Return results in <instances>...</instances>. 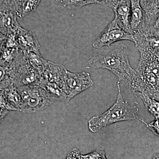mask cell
I'll list each match as a JSON object with an SVG mask.
<instances>
[{
    "instance_id": "4fadbf2b",
    "label": "cell",
    "mask_w": 159,
    "mask_h": 159,
    "mask_svg": "<svg viewBox=\"0 0 159 159\" xmlns=\"http://www.w3.org/2000/svg\"><path fill=\"white\" fill-rule=\"evenodd\" d=\"M42 88L46 91L48 96L54 102L56 101H66L65 95L62 88L56 84L46 81L42 78L39 84Z\"/></svg>"
},
{
    "instance_id": "ffe728a7",
    "label": "cell",
    "mask_w": 159,
    "mask_h": 159,
    "mask_svg": "<svg viewBox=\"0 0 159 159\" xmlns=\"http://www.w3.org/2000/svg\"><path fill=\"white\" fill-rule=\"evenodd\" d=\"M11 84L7 69L0 65V90L9 87Z\"/></svg>"
},
{
    "instance_id": "7c38bea8",
    "label": "cell",
    "mask_w": 159,
    "mask_h": 159,
    "mask_svg": "<svg viewBox=\"0 0 159 159\" xmlns=\"http://www.w3.org/2000/svg\"><path fill=\"white\" fill-rule=\"evenodd\" d=\"M3 93L10 110L21 111L23 100L17 88L11 84L3 89Z\"/></svg>"
},
{
    "instance_id": "6da1fadb",
    "label": "cell",
    "mask_w": 159,
    "mask_h": 159,
    "mask_svg": "<svg viewBox=\"0 0 159 159\" xmlns=\"http://www.w3.org/2000/svg\"><path fill=\"white\" fill-rule=\"evenodd\" d=\"M96 56L89 61V64L95 69H105L119 78V81L133 92L136 88L138 75L130 66L127 47L118 43L105 47Z\"/></svg>"
},
{
    "instance_id": "2e32d148",
    "label": "cell",
    "mask_w": 159,
    "mask_h": 159,
    "mask_svg": "<svg viewBox=\"0 0 159 159\" xmlns=\"http://www.w3.org/2000/svg\"><path fill=\"white\" fill-rule=\"evenodd\" d=\"M41 0H20L17 12L18 17L23 18L36 10Z\"/></svg>"
},
{
    "instance_id": "5b68a950",
    "label": "cell",
    "mask_w": 159,
    "mask_h": 159,
    "mask_svg": "<svg viewBox=\"0 0 159 159\" xmlns=\"http://www.w3.org/2000/svg\"><path fill=\"white\" fill-rule=\"evenodd\" d=\"M93 84L90 74L86 72L74 73L66 70L63 90L68 102L81 92L92 87Z\"/></svg>"
},
{
    "instance_id": "277c9868",
    "label": "cell",
    "mask_w": 159,
    "mask_h": 159,
    "mask_svg": "<svg viewBox=\"0 0 159 159\" xmlns=\"http://www.w3.org/2000/svg\"><path fill=\"white\" fill-rule=\"evenodd\" d=\"M17 89L23 100L21 111L29 113L38 112L54 102L39 85L24 86Z\"/></svg>"
},
{
    "instance_id": "ac0fdd59",
    "label": "cell",
    "mask_w": 159,
    "mask_h": 159,
    "mask_svg": "<svg viewBox=\"0 0 159 159\" xmlns=\"http://www.w3.org/2000/svg\"><path fill=\"white\" fill-rule=\"evenodd\" d=\"M143 34L159 38V12L145 25Z\"/></svg>"
},
{
    "instance_id": "f1b7e54d",
    "label": "cell",
    "mask_w": 159,
    "mask_h": 159,
    "mask_svg": "<svg viewBox=\"0 0 159 159\" xmlns=\"http://www.w3.org/2000/svg\"><path fill=\"white\" fill-rule=\"evenodd\" d=\"M56 1H58V2H62V0H56Z\"/></svg>"
},
{
    "instance_id": "9a60e30c",
    "label": "cell",
    "mask_w": 159,
    "mask_h": 159,
    "mask_svg": "<svg viewBox=\"0 0 159 159\" xmlns=\"http://www.w3.org/2000/svg\"><path fill=\"white\" fill-rule=\"evenodd\" d=\"M136 97L142 99L146 110L155 118H159V101L155 99L151 98L143 93H134Z\"/></svg>"
},
{
    "instance_id": "603a6c76",
    "label": "cell",
    "mask_w": 159,
    "mask_h": 159,
    "mask_svg": "<svg viewBox=\"0 0 159 159\" xmlns=\"http://www.w3.org/2000/svg\"><path fill=\"white\" fill-rule=\"evenodd\" d=\"M97 4L101 6L108 7L114 10L121 0H97Z\"/></svg>"
},
{
    "instance_id": "44dd1931",
    "label": "cell",
    "mask_w": 159,
    "mask_h": 159,
    "mask_svg": "<svg viewBox=\"0 0 159 159\" xmlns=\"http://www.w3.org/2000/svg\"><path fill=\"white\" fill-rule=\"evenodd\" d=\"M82 159H107L105 156V151L102 149L94 151L93 152L82 155Z\"/></svg>"
},
{
    "instance_id": "52a82bcc",
    "label": "cell",
    "mask_w": 159,
    "mask_h": 159,
    "mask_svg": "<svg viewBox=\"0 0 159 159\" xmlns=\"http://www.w3.org/2000/svg\"><path fill=\"white\" fill-rule=\"evenodd\" d=\"M16 11L7 3L0 1V32L5 35L14 34L20 27Z\"/></svg>"
},
{
    "instance_id": "e0dca14e",
    "label": "cell",
    "mask_w": 159,
    "mask_h": 159,
    "mask_svg": "<svg viewBox=\"0 0 159 159\" xmlns=\"http://www.w3.org/2000/svg\"><path fill=\"white\" fill-rule=\"evenodd\" d=\"M24 52L25 54L27 59L31 65L34 69L37 70L42 76L43 71L48 60L45 59L40 53L32 52Z\"/></svg>"
},
{
    "instance_id": "8992f818",
    "label": "cell",
    "mask_w": 159,
    "mask_h": 159,
    "mask_svg": "<svg viewBox=\"0 0 159 159\" xmlns=\"http://www.w3.org/2000/svg\"><path fill=\"white\" fill-rule=\"evenodd\" d=\"M122 40L135 43L134 34L123 30L113 19L94 41L93 46L95 48L100 49Z\"/></svg>"
},
{
    "instance_id": "5bb4252c",
    "label": "cell",
    "mask_w": 159,
    "mask_h": 159,
    "mask_svg": "<svg viewBox=\"0 0 159 159\" xmlns=\"http://www.w3.org/2000/svg\"><path fill=\"white\" fill-rule=\"evenodd\" d=\"M145 13V25L159 12V0H140Z\"/></svg>"
},
{
    "instance_id": "7402d4cb",
    "label": "cell",
    "mask_w": 159,
    "mask_h": 159,
    "mask_svg": "<svg viewBox=\"0 0 159 159\" xmlns=\"http://www.w3.org/2000/svg\"><path fill=\"white\" fill-rule=\"evenodd\" d=\"M144 124L155 135L159 138V118H155L153 121L149 123L145 122Z\"/></svg>"
},
{
    "instance_id": "484cf974",
    "label": "cell",
    "mask_w": 159,
    "mask_h": 159,
    "mask_svg": "<svg viewBox=\"0 0 159 159\" xmlns=\"http://www.w3.org/2000/svg\"><path fill=\"white\" fill-rule=\"evenodd\" d=\"M7 40V36L0 32V56L2 51Z\"/></svg>"
},
{
    "instance_id": "9c48e42d",
    "label": "cell",
    "mask_w": 159,
    "mask_h": 159,
    "mask_svg": "<svg viewBox=\"0 0 159 159\" xmlns=\"http://www.w3.org/2000/svg\"><path fill=\"white\" fill-rule=\"evenodd\" d=\"M130 29L132 34H143L145 30V13L140 0H130Z\"/></svg>"
},
{
    "instance_id": "30bf717a",
    "label": "cell",
    "mask_w": 159,
    "mask_h": 159,
    "mask_svg": "<svg viewBox=\"0 0 159 159\" xmlns=\"http://www.w3.org/2000/svg\"><path fill=\"white\" fill-rule=\"evenodd\" d=\"M66 70L62 65L47 61L42 74V78L48 82L56 84L63 88Z\"/></svg>"
},
{
    "instance_id": "4316f807",
    "label": "cell",
    "mask_w": 159,
    "mask_h": 159,
    "mask_svg": "<svg viewBox=\"0 0 159 159\" xmlns=\"http://www.w3.org/2000/svg\"><path fill=\"white\" fill-rule=\"evenodd\" d=\"M9 113V110L6 109H0V123H1Z\"/></svg>"
},
{
    "instance_id": "83f0119b",
    "label": "cell",
    "mask_w": 159,
    "mask_h": 159,
    "mask_svg": "<svg viewBox=\"0 0 159 159\" xmlns=\"http://www.w3.org/2000/svg\"><path fill=\"white\" fill-rule=\"evenodd\" d=\"M152 159H159V153L155 155Z\"/></svg>"
},
{
    "instance_id": "7a4b0ae2",
    "label": "cell",
    "mask_w": 159,
    "mask_h": 159,
    "mask_svg": "<svg viewBox=\"0 0 159 159\" xmlns=\"http://www.w3.org/2000/svg\"><path fill=\"white\" fill-rule=\"evenodd\" d=\"M120 83L119 81L117 82L118 93L113 105L105 112L92 117L89 120V128L92 132H97L101 129L122 121H136L145 123V119L140 115L139 109L129 105L128 101L123 98Z\"/></svg>"
},
{
    "instance_id": "ba28073f",
    "label": "cell",
    "mask_w": 159,
    "mask_h": 159,
    "mask_svg": "<svg viewBox=\"0 0 159 159\" xmlns=\"http://www.w3.org/2000/svg\"><path fill=\"white\" fill-rule=\"evenodd\" d=\"M15 35L19 48L22 51L40 53V46L37 37L33 32L20 26Z\"/></svg>"
},
{
    "instance_id": "d4e9b609",
    "label": "cell",
    "mask_w": 159,
    "mask_h": 159,
    "mask_svg": "<svg viewBox=\"0 0 159 159\" xmlns=\"http://www.w3.org/2000/svg\"><path fill=\"white\" fill-rule=\"evenodd\" d=\"M0 109H6L10 110L9 105L6 101V98L4 96L3 90H0Z\"/></svg>"
},
{
    "instance_id": "cb8c5ba5",
    "label": "cell",
    "mask_w": 159,
    "mask_h": 159,
    "mask_svg": "<svg viewBox=\"0 0 159 159\" xmlns=\"http://www.w3.org/2000/svg\"><path fill=\"white\" fill-rule=\"evenodd\" d=\"M66 159H82V155L77 148H74L68 154Z\"/></svg>"
},
{
    "instance_id": "3957f363",
    "label": "cell",
    "mask_w": 159,
    "mask_h": 159,
    "mask_svg": "<svg viewBox=\"0 0 159 159\" xmlns=\"http://www.w3.org/2000/svg\"><path fill=\"white\" fill-rule=\"evenodd\" d=\"M11 84L16 87L39 85L42 76L29 63L26 54H22L7 69Z\"/></svg>"
},
{
    "instance_id": "8fae6325",
    "label": "cell",
    "mask_w": 159,
    "mask_h": 159,
    "mask_svg": "<svg viewBox=\"0 0 159 159\" xmlns=\"http://www.w3.org/2000/svg\"><path fill=\"white\" fill-rule=\"evenodd\" d=\"M113 11L115 13L114 19L123 30L131 33L130 29V0H121Z\"/></svg>"
},
{
    "instance_id": "d6986e66",
    "label": "cell",
    "mask_w": 159,
    "mask_h": 159,
    "mask_svg": "<svg viewBox=\"0 0 159 159\" xmlns=\"http://www.w3.org/2000/svg\"><path fill=\"white\" fill-rule=\"evenodd\" d=\"M64 6L69 9H77L87 5L97 4V0H62Z\"/></svg>"
}]
</instances>
